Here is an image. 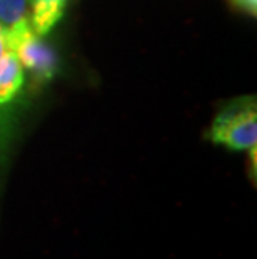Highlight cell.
Returning a JSON list of instances; mask_svg holds the SVG:
<instances>
[{"instance_id":"1","label":"cell","mask_w":257,"mask_h":259,"mask_svg":"<svg viewBox=\"0 0 257 259\" xmlns=\"http://www.w3.org/2000/svg\"><path fill=\"white\" fill-rule=\"evenodd\" d=\"M211 139L216 144H224L234 151L252 152L255 164L257 147V109L255 99H239L227 106L216 117L211 129Z\"/></svg>"},{"instance_id":"7","label":"cell","mask_w":257,"mask_h":259,"mask_svg":"<svg viewBox=\"0 0 257 259\" xmlns=\"http://www.w3.org/2000/svg\"><path fill=\"white\" fill-rule=\"evenodd\" d=\"M7 51H9L7 37H5V32H4V29H2V25H0V57H2Z\"/></svg>"},{"instance_id":"3","label":"cell","mask_w":257,"mask_h":259,"mask_svg":"<svg viewBox=\"0 0 257 259\" xmlns=\"http://www.w3.org/2000/svg\"><path fill=\"white\" fill-rule=\"evenodd\" d=\"M30 9L32 0H0V25L7 37V44L32 29Z\"/></svg>"},{"instance_id":"6","label":"cell","mask_w":257,"mask_h":259,"mask_svg":"<svg viewBox=\"0 0 257 259\" xmlns=\"http://www.w3.org/2000/svg\"><path fill=\"white\" fill-rule=\"evenodd\" d=\"M239 7H242L244 10H247L252 15H255V10H257V0H234Z\"/></svg>"},{"instance_id":"4","label":"cell","mask_w":257,"mask_h":259,"mask_svg":"<svg viewBox=\"0 0 257 259\" xmlns=\"http://www.w3.org/2000/svg\"><path fill=\"white\" fill-rule=\"evenodd\" d=\"M24 84V67L12 49L0 57V106L14 101Z\"/></svg>"},{"instance_id":"2","label":"cell","mask_w":257,"mask_h":259,"mask_svg":"<svg viewBox=\"0 0 257 259\" xmlns=\"http://www.w3.org/2000/svg\"><path fill=\"white\" fill-rule=\"evenodd\" d=\"M9 49L17 54L22 67L30 69L39 79H50L57 69V59L52 49L45 46L40 35L27 30L9 44Z\"/></svg>"},{"instance_id":"5","label":"cell","mask_w":257,"mask_h":259,"mask_svg":"<svg viewBox=\"0 0 257 259\" xmlns=\"http://www.w3.org/2000/svg\"><path fill=\"white\" fill-rule=\"evenodd\" d=\"M67 0H32L30 27L37 35H45L62 19Z\"/></svg>"}]
</instances>
